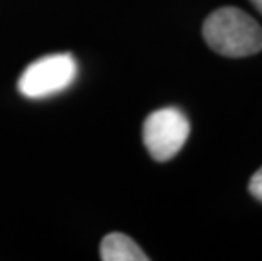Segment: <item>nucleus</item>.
Here are the masks:
<instances>
[{
  "label": "nucleus",
  "instance_id": "obj_6",
  "mask_svg": "<svg viewBox=\"0 0 262 261\" xmlns=\"http://www.w3.org/2000/svg\"><path fill=\"white\" fill-rule=\"evenodd\" d=\"M250 2L254 4V7L259 10V12L262 14V0H250Z\"/></svg>",
  "mask_w": 262,
  "mask_h": 261
},
{
  "label": "nucleus",
  "instance_id": "obj_2",
  "mask_svg": "<svg viewBox=\"0 0 262 261\" xmlns=\"http://www.w3.org/2000/svg\"><path fill=\"white\" fill-rule=\"evenodd\" d=\"M76 75L78 63L70 53L48 54L27 66L17 82V88L27 98H46L66 90Z\"/></svg>",
  "mask_w": 262,
  "mask_h": 261
},
{
  "label": "nucleus",
  "instance_id": "obj_4",
  "mask_svg": "<svg viewBox=\"0 0 262 261\" xmlns=\"http://www.w3.org/2000/svg\"><path fill=\"white\" fill-rule=\"evenodd\" d=\"M100 258L103 261H147L149 256L137 246L132 237L112 232L107 234L100 244Z\"/></svg>",
  "mask_w": 262,
  "mask_h": 261
},
{
  "label": "nucleus",
  "instance_id": "obj_3",
  "mask_svg": "<svg viewBox=\"0 0 262 261\" xmlns=\"http://www.w3.org/2000/svg\"><path fill=\"white\" fill-rule=\"evenodd\" d=\"M189 129V121L181 109L164 107L154 110L144 121L142 139L156 161H168L185 146Z\"/></svg>",
  "mask_w": 262,
  "mask_h": 261
},
{
  "label": "nucleus",
  "instance_id": "obj_5",
  "mask_svg": "<svg viewBox=\"0 0 262 261\" xmlns=\"http://www.w3.org/2000/svg\"><path fill=\"white\" fill-rule=\"evenodd\" d=\"M249 192L252 193V197L262 202V166L252 175V178L249 182Z\"/></svg>",
  "mask_w": 262,
  "mask_h": 261
},
{
  "label": "nucleus",
  "instance_id": "obj_1",
  "mask_svg": "<svg viewBox=\"0 0 262 261\" xmlns=\"http://www.w3.org/2000/svg\"><path fill=\"white\" fill-rule=\"evenodd\" d=\"M203 37L215 53L228 58L250 56L262 49V27L237 7L211 12L203 24Z\"/></svg>",
  "mask_w": 262,
  "mask_h": 261
}]
</instances>
